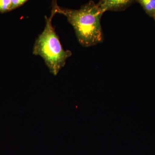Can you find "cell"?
<instances>
[{
	"instance_id": "cell-1",
	"label": "cell",
	"mask_w": 155,
	"mask_h": 155,
	"mask_svg": "<svg viewBox=\"0 0 155 155\" xmlns=\"http://www.w3.org/2000/svg\"><path fill=\"white\" fill-rule=\"evenodd\" d=\"M52 5L57 14L67 17L82 46L89 47L102 42L104 35L101 20L104 13L94 1H89L79 9L62 8L58 5L56 1H53Z\"/></svg>"
},
{
	"instance_id": "cell-2",
	"label": "cell",
	"mask_w": 155,
	"mask_h": 155,
	"mask_svg": "<svg viewBox=\"0 0 155 155\" xmlns=\"http://www.w3.org/2000/svg\"><path fill=\"white\" fill-rule=\"evenodd\" d=\"M56 14L52 4L51 13L49 17L45 16L44 29L36 38L33 48V54L43 58L50 72L54 75H58L66 65L67 59L72 55L71 51L63 48L53 26L52 20Z\"/></svg>"
},
{
	"instance_id": "cell-3",
	"label": "cell",
	"mask_w": 155,
	"mask_h": 155,
	"mask_svg": "<svg viewBox=\"0 0 155 155\" xmlns=\"http://www.w3.org/2000/svg\"><path fill=\"white\" fill-rule=\"evenodd\" d=\"M134 2L135 1L132 0H102L97 4L104 13L109 11H124Z\"/></svg>"
},
{
	"instance_id": "cell-4",
	"label": "cell",
	"mask_w": 155,
	"mask_h": 155,
	"mask_svg": "<svg viewBox=\"0 0 155 155\" xmlns=\"http://www.w3.org/2000/svg\"><path fill=\"white\" fill-rule=\"evenodd\" d=\"M139 3L150 17H153L155 15V0H138Z\"/></svg>"
},
{
	"instance_id": "cell-5",
	"label": "cell",
	"mask_w": 155,
	"mask_h": 155,
	"mask_svg": "<svg viewBox=\"0 0 155 155\" xmlns=\"http://www.w3.org/2000/svg\"><path fill=\"white\" fill-rule=\"evenodd\" d=\"M11 0H0V12L2 13L10 11Z\"/></svg>"
},
{
	"instance_id": "cell-6",
	"label": "cell",
	"mask_w": 155,
	"mask_h": 155,
	"mask_svg": "<svg viewBox=\"0 0 155 155\" xmlns=\"http://www.w3.org/2000/svg\"><path fill=\"white\" fill-rule=\"evenodd\" d=\"M27 1L26 0H11L10 11L14 10L24 5Z\"/></svg>"
},
{
	"instance_id": "cell-7",
	"label": "cell",
	"mask_w": 155,
	"mask_h": 155,
	"mask_svg": "<svg viewBox=\"0 0 155 155\" xmlns=\"http://www.w3.org/2000/svg\"><path fill=\"white\" fill-rule=\"evenodd\" d=\"M153 18L154 19V21H155V15L154 17H153Z\"/></svg>"
}]
</instances>
